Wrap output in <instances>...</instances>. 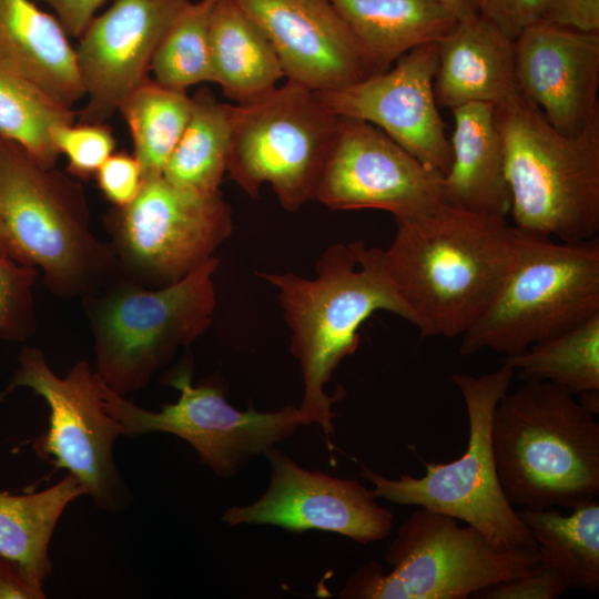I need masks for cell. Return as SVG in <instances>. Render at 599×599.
Instances as JSON below:
<instances>
[{
	"label": "cell",
	"instance_id": "cell-1",
	"mask_svg": "<svg viewBox=\"0 0 599 599\" xmlns=\"http://www.w3.org/2000/svg\"><path fill=\"white\" fill-rule=\"evenodd\" d=\"M396 224L384 261L415 327L423 337H460L510 273L519 230L444 201Z\"/></svg>",
	"mask_w": 599,
	"mask_h": 599
},
{
	"label": "cell",
	"instance_id": "cell-2",
	"mask_svg": "<svg viewBox=\"0 0 599 599\" xmlns=\"http://www.w3.org/2000/svg\"><path fill=\"white\" fill-rule=\"evenodd\" d=\"M256 274L277 290L291 331L290 347L303 379L297 407L301 425L317 424L333 450L332 405L344 394L341 389L329 396L325 386L339 363L357 349L359 327L377 311L396 314L414 326L415 317L388 274L383 250L362 241L328 246L317 261L314 278L294 273Z\"/></svg>",
	"mask_w": 599,
	"mask_h": 599
},
{
	"label": "cell",
	"instance_id": "cell-3",
	"mask_svg": "<svg viewBox=\"0 0 599 599\" xmlns=\"http://www.w3.org/2000/svg\"><path fill=\"white\" fill-rule=\"evenodd\" d=\"M493 449L508 500L530 509H572L599 491V423L572 394L527 380L499 400Z\"/></svg>",
	"mask_w": 599,
	"mask_h": 599
},
{
	"label": "cell",
	"instance_id": "cell-4",
	"mask_svg": "<svg viewBox=\"0 0 599 599\" xmlns=\"http://www.w3.org/2000/svg\"><path fill=\"white\" fill-rule=\"evenodd\" d=\"M0 214L10 258L42 273L60 297H85L120 276L110 243L92 231L82 186L0 138Z\"/></svg>",
	"mask_w": 599,
	"mask_h": 599
},
{
	"label": "cell",
	"instance_id": "cell-5",
	"mask_svg": "<svg viewBox=\"0 0 599 599\" xmlns=\"http://www.w3.org/2000/svg\"><path fill=\"white\" fill-rule=\"evenodd\" d=\"M510 195L521 232L581 242L599 232V115L580 133L556 130L520 93L495 105Z\"/></svg>",
	"mask_w": 599,
	"mask_h": 599
},
{
	"label": "cell",
	"instance_id": "cell-6",
	"mask_svg": "<svg viewBox=\"0 0 599 599\" xmlns=\"http://www.w3.org/2000/svg\"><path fill=\"white\" fill-rule=\"evenodd\" d=\"M213 256L180 281L149 288L122 276L83 297L95 373L114 393L145 388L153 375L210 326L216 306Z\"/></svg>",
	"mask_w": 599,
	"mask_h": 599
},
{
	"label": "cell",
	"instance_id": "cell-7",
	"mask_svg": "<svg viewBox=\"0 0 599 599\" xmlns=\"http://www.w3.org/2000/svg\"><path fill=\"white\" fill-rule=\"evenodd\" d=\"M519 232L510 273L460 336L461 356L484 349L517 355L599 313V237L560 242Z\"/></svg>",
	"mask_w": 599,
	"mask_h": 599
},
{
	"label": "cell",
	"instance_id": "cell-8",
	"mask_svg": "<svg viewBox=\"0 0 599 599\" xmlns=\"http://www.w3.org/2000/svg\"><path fill=\"white\" fill-rule=\"evenodd\" d=\"M514 376V368L505 362L480 376L453 373L450 382L464 399L468 418L465 453L449 463L423 461L426 473L422 477L403 474L388 478L363 464L362 475L373 485L376 498L461 520L502 549H537L529 529L504 493L493 449L495 409Z\"/></svg>",
	"mask_w": 599,
	"mask_h": 599
},
{
	"label": "cell",
	"instance_id": "cell-9",
	"mask_svg": "<svg viewBox=\"0 0 599 599\" xmlns=\"http://www.w3.org/2000/svg\"><path fill=\"white\" fill-rule=\"evenodd\" d=\"M384 572L370 561L339 591L347 599H465L539 564L537 549H502L476 528L419 507L399 526Z\"/></svg>",
	"mask_w": 599,
	"mask_h": 599
},
{
	"label": "cell",
	"instance_id": "cell-10",
	"mask_svg": "<svg viewBox=\"0 0 599 599\" xmlns=\"http://www.w3.org/2000/svg\"><path fill=\"white\" fill-rule=\"evenodd\" d=\"M338 121L314 91L287 80L233 104L226 173L254 199L268 184L283 209L295 212L315 200Z\"/></svg>",
	"mask_w": 599,
	"mask_h": 599
},
{
	"label": "cell",
	"instance_id": "cell-11",
	"mask_svg": "<svg viewBox=\"0 0 599 599\" xmlns=\"http://www.w3.org/2000/svg\"><path fill=\"white\" fill-rule=\"evenodd\" d=\"M120 276L149 288L175 283L213 257L233 230L220 192L179 186L162 174L143 177L138 196L105 217Z\"/></svg>",
	"mask_w": 599,
	"mask_h": 599
},
{
	"label": "cell",
	"instance_id": "cell-12",
	"mask_svg": "<svg viewBox=\"0 0 599 599\" xmlns=\"http://www.w3.org/2000/svg\"><path fill=\"white\" fill-rule=\"evenodd\" d=\"M19 387L33 390L49 408L48 429L32 443L35 454L73 475L97 507L110 512L129 507L131 493L113 457L115 439L124 436V429L105 409L90 363L79 361L60 377L40 348L23 347L0 403Z\"/></svg>",
	"mask_w": 599,
	"mask_h": 599
},
{
	"label": "cell",
	"instance_id": "cell-13",
	"mask_svg": "<svg viewBox=\"0 0 599 599\" xmlns=\"http://www.w3.org/2000/svg\"><path fill=\"white\" fill-rule=\"evenodd\" d=\"M167 384L180 396L175 403L154 412L129 402L100 379L104 407L121 423L124 436L153 432L177 436L195 449L203 464L224 478L285 441L301 426L295 406L265 413L240 410L227 402L220 386L193 385L189 370L177 372Z\"/></svg>",
	"mask_w": 599,
	"mask_h": 599
},
{
	"label": "cell",
	"instance_id": "cell-14",
	"mask_svg": "<svg viewBox=\"0 0 599 599\" xmlns=\"http://www.w3.org/2000/svg\"><path fill=\"white\" fill-rule=\"evenodd\" d=\"M315 200L332 210H382L395 221L443 200V175L377 126L339 118Z\"/></svg>",
	"mask_w": 599,
	"mask_h": 599
},
{
	"label": "cell",
	"instance_id": "cell-15",
	"mask_svg": "<svg viewBox=\"0 0 599 599\" xmlns=\"http://www.w3.org/2000/svg\"><path fill=\"white\" fill-rule=\"evenodd\" d=\"M437 60V42L423 44L402 55L390 69L315 94L332 114L377 126L444 176L451 150L434 93Z\"/></svg>",
	"mask_w": 599,
	"mask_h": 599
},
{
	"label": "cell",
	"instance_id": "cell-16",
	"mask_svg": "<svg viewBox=\"0 0 599 599\" xmlns=\"http://www.w3.org/2000/svg\"><path fill=\"white\" fill-rule=\"evenodd\" d=\"M264 455L271 465L267 489L252 504L227 508L222 517L226 524L272 525L300 532L317 529L359 544L390 534L394 516L376 502L373 489L357 480L307 470L276 447Z\"/></svg>",
	"mask_w": 599,
	"mask_h": 599
},
{
	"label": "cell",
	"instance_id": "cell-17",
	"mask_svg": "<svg viewBox=\"0 0 599 599\" xmlns=\"http://www.w3.org/2000/svg\"><path fill=\"white\" fill-rule=\"evenodd\" d=\"M187 1L114 0L90 21L75 48L87 98L79 122H104L148 78L160 40Z\"/></svg>",
	"mask_w": 599,
	"mask_h": 599
},
{
	"label": "cell",
	"instance_id": "cell-18",
	"mask_svg": "<svg viewBox=\"0 0 599 599\" xmlns=\"http://www.w3.org/2000/svg\"><path fill=\"white\" fill-rule=\"evenodd\" d=\"M520 94L566 135L599 115V32L537 22L512 41Z\"/></svg>",
	"mask_w": 599,
	"mask_h": 599
},
{
	"label": "cell",
	"instance_id": "cell-19",
	"mask_svg": "<svg viewBox=\"0 0 599 599\" xmlns=\"http://www.w3.org/2000/svg\"><path fill=\"white\" fill-rule=\"evenodd\" d=\"M261 28L287 81L314 92L337 90L372 72L328 0H234Z\"/></svg>",
	"mask_w": 599,
	"mask_h": 599
},
{
	"label": "cell",
	"instance_id": "cell-20",
	"mask_svg": "<svg viewBox=\"0 0 599 599\" xmlns=\"http://www.w3.org/2000/svg\"><path fill=\"white\" fill-rule=\"evenodd\" d=\"M512 41L479 16L459 20L437 41L434 93L450 110L470 103L498 105L520 93Z\"/></svg>",
	"mask_w": 599,
	"mask_h": 599
},
{
	"label": "cell",
	"instance_id": "cell-21",
	"mask_svg": "<svg viewBox=\"0 0 599 599\" xmlns=\"http://www.w3.org/2000/svg\"><path fill=\"white\" fill-rule=\"evenodd\" d=\"M0 62L63 106L84 98L69 34L33 0H0Z\"/></svg>",
	"mask_w": 599,
	"mask_h": 599
},
{
	"label": "cell",
	"instance_id": "cell-22",
	"mask_svg": "<svg viewBox=\"0 0 599 599\" xmlns=\"http://www.w3.org/2000/svg\"><path fill=\"white\" fill-rule=\"evenodd\" d=\"M451 113V162L443 176L444 202L507 217L510 195L495 105L470 103L453 109Z\"/></svg>",
	"mask_w": 599,
	"mask_h": 599
},
{
	"label": "cell",
	"instance_id": "cell-23",
	"mask_svg": "<svg viewBox=\"0 0 599 599\" xmlns=\"http://www.w3.org/2000/svg\"><path fill=\"white\" fill-rule=\"evenodd\" d=\"M358 43L372 74L437 42L457 23L439 0H328Z\"/></svg>",
	"mask_w": 599,
	"mask_h": 599
},
{
	"label": "cell",
	"instance_id": "cell-24",
	"mask_svg": "<svg viewBox=\"0 0 599 599\" xmlns=\"http://www.w3.org/2000/svg\"><path fill=\"white\" fill-rule=\"evenodd\" d=\"M213 83L235 102H251L285 78L271 42L234 1L216 0L210 22Z\"/></svg>",
	"mask_w": 599,
	"mask_h": 599
},
{
	"label": "cell",
	"instance_id": "cell-25",
	"mask_svg": "<svg viewBox=\"0 0 599 599\" xmlns=\"http://www.w3.org/2000/svg\"><path fill=\"white\" fill-rule=\"evenodd\" d=\"M82 495L85 489L69 473L41 491H0V555L17 562L38 589L43 590L53 570L49 547L58 521Z\"/></svg>",
	"mask_w": 599,
	"mask_h": 599
},
{
	"label": "cell",
	"instance_id": "cell-26",
	"mask_svg": "<svg viewBox=\"0 0 599 599\" xmlns=\"http://www.w3.org/2000/svg\"><path fill=\"white\" fill-rule=\"evenodd\" d=\"M539 562L559 570L568 588L599 590V504L591 499L564 514L554 508L517 510Z\"/></svg>",
	"mask_w": 599,
	"mask_h": 599
},
{
	"label": "cell",
	"instance_id": "cell-27",
	"mask_svg": "<svg viewBox=\"0 0 599 599\" xmlns=\"http://www.w3.org/2000/svg\"><path fill=\"white\" fill-rule=\"evenodd\" d=\"M191 98L189 122L162 175L182 187L202 193L220 192L227 170L233 104L217 101L205 85Z\"/></svg>",
	"mask_w": 599,
	"mask_h": 599
},
{
	"label": "cell",
	"instance_id": "cell-28",
	"mask_svg": "<svg viewBox=\"0 0 599 599\" xmlns=\"http://www.w3.org/2000/svg\"><path fill=\"white\" fill-rule=\"evenodd\" d=\"M186 91L164 87L149 77L120 104L143 177L162 174L191 115Z\"/></svg>",
	"mask_w": 599,
	"mask_h": 599
},
{
	"label": "cell",
	"instance_id": "cell-29",
	"mask_svg": "<svg viewBox=\"0 0 599 599\" xmlns=\"http://www.w3.org/2000/svg\"><path fill=\"white\" fill-rule=\"evenodd\" d=\"M504 362L524 382H549L572 395L599 390V313Z\"/></svg>",
	"mask_w": 599,
	"mask_h": 599
},
{
	"label": "cell",
	"instance_id": "cell-30",
	"mask_svg": "<svg viewBox=\"0 0 599 599\" xmlns=\"http://www.w3.org/2000/svg\"><path fill=\"white\" fill-rule=\"evenodd\" d=\"M77 112L51 99L32 82L0 62V138L23 149L37 163L55 166L60 156L52 131L74 122Z\"/></svg>",
	"mask_w": 599,
	"mask_h": 599
},
{
	"label": "cell",
	"instance_id": "cell-31",
	"mask_svg": "<svg viewBox=\"0 0 599 599\" xmlns=\"http://www.w3.org/2000/svg\"><path fill=\"white\" fill-rule=\"evenodd\" d=\"M215 1H187L180 10L152 57L154 81L180 91L213 82L210 22Z\"/></svg>",
	"mask_w": 599,
	"mask_h": 599
},
{
	"label": "cell",
	"instance_id": "cell-32",
	"mask_svg": "<svg viewBox=\"0 0 599 599\" xmlns=\"http://www.w3.org/2000/svg\"><path fill=\"white\" fill-rule=\"evenodd\" d=\"M38 271L7 258L0 262V337L26 341L35 331L32 287Z\"/></svg>",
	"mask_w": 599,
	"mask_h": 599
},
{
	"label": "cell",
	"instance_id": "cell-33",
	"mask_svg": "<svg viewBox=\"0 0 599 599\" xmlns=\"http://www.w3.org/2000/svg\"><path fill=\"white\" fill-rule=\"evenodd\" d=\"M52 141L68 159L69 171L80 179L95 175L115 148L112 130L104 122L63 123L53 129Z\"/></svg>",
	"mask_w": 599,
	"mask_h": 599
},
{
	"label": "cell",
	"instance_id": "cell-34",
	"mask_svg": "<svg viewBox=\"0 0 599 599\" xmlns=\"http://www.w3.org/2000/svg\"><path fill=\"white\" fill-rule=\"evenodd\" d=\"M568 589L564 575L545 564L527 572L483 589L473 597L480 599H555Z\"/></svg>",
	"mask_w": 599,
	"mask_h": 599
},
{
	"label": "cell",
	"instance_id": "cell-35",
	"mask_svg": "<svg viewBox=\"0 0 599 599\" xmlns=\"http://www.w3.org/2000/svg\"><path fill=\"white\" fill-rule=\"evenodd\" d=\"M549 1L475 0V3L480 18L515 40L528 27L547 20Z\"/></svg>",
	"mask_w": 599,
	"mask_h": 599
},
{
	"label": "cell",
	"instance_id": "cell-36",
	"mask_svg": "<svg viewBox=\"0 0 599 599\" xmlns=\"http://www.w3.org/2000/svg\"><path fill=\"white\" fill-rule=\"evenodd\" d=\"M98 185L115 207L130 204L139 194L143 172L134 155L112 153L95 173Z\"/></svg>",
	"mask_w": 599,
	"mask_h": 599
},
{
	"label": "cell",
	"instance_id": "cell-37",
	"mask_svg": "<svg viewBox=\"0 0 599 599\" xmlns=\"http://www.w3.org/2000/svg\"><path fill=\"white\" fill-rule=\"evenodd\" d=\"M546 21L581 31L599 32V0H550Z\"/></svg>",
	"mask_w": 599,
	"mask_h": 599
},
{
	"label": "cell",
	"instance_id": "cell-38",
	"mask_svg": "<svg viewBox=\"0 0 599 599\" xmlns=\"http://www.w3.org/2000/svg\"><path fill=\"white\" fill-rule=\"evenodd\" d=\"M48 3L69 37L79 38L108 0H33Z\"/></svg>",
	"mask_w": 599,
	"mask_h": 599
},
{
	"label": "cell",
	"instance_id": "cell-39",
	"mask_svg": "<svg viewBox=\"0 0 599 599\" xmlns=\"http://www.w3.org/2000/svg\"><path fill=\"white\" fill-rule=\"evenodd\" d=\"M45 597L44 590L34 587L17 562L0 555V599H43Z\"/></svg>",
	"mask_w": 599,
	"mask_h": 599
},
{
	"label": "cell",
	"instance_id": "cell-40",
	"mask_svg": "<svg viewBox=\"0 0 599 599\" xmlns=\"http://www.w3.org/2000/svg\"><path fill=\"white\" fill-rule=\"evenodd\" d=\"M459 20L478 16L475 0H439Z\"/></svg>",
	"mask_w": 599,
	"mask_h": 599
},
{
	"label": "cell",
	"instance_id": "cell-41",
	"mask_svg": "<svg viewBox=\"0 0 599 599\" xmlns=\"http://www.w3.org/2000/svg\"><path fill=\"white\" fill-rule=\"evenodd\" d=\"M7 258H10V256L8 253V247H7L4 231H3V225H2V219L0 214V262Z\"/></svg>",
	"mask_w": 599,
	"mask_h": 599
}]
</instances>
